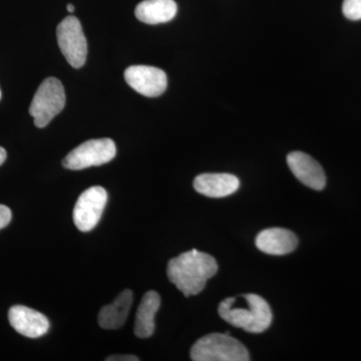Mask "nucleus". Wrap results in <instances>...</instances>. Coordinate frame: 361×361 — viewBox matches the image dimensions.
I'll return each mask as SVG.
<instances>
[{"instance_id": "obj_14", "label": "nucleus", "mask_w": 361, "mask_h": 361, "mask_svg": "<svg viewBox=\"0 0 361 361\" xmlns=\"http://www.w3.org/2000/svg\"><path fill=\"white\" fill-rule=\"evenodd\" d=\"M174 0H144L135 9V18L147 25L169 23L177 14Z\"/></svg>"}, {"instance_id": "obj_9", "label": "nucleus", "mask_w": 361, "mask_h": 361, "mask_svg": "<svg viewBox=\"0 0 361 361\" xmlns=\"http://www.w3.org/2000/svg\"><path fill=\"white\" fill-rule=\"evenodd\" d=\"M287 164L291 172L303 185L322 191L326 185V176L320 164L302 152H292L287 156Z\"/></svg>"}, {"instance_id": "obj_17", "label": "nucleus", "mask_w": 361, "mask_h": 361, "mask_svg": "<svg viewBox=\"0 0 361 361\" xmlns=\"http://www.w3.org/2000/svg\"><path fill=\"white\" fill-rule=\"evenodd\" d=\"M11 217L13 215H11V209L8 207L0 205V229L6 227L11 223Z\"/></svg>"}, {"instance_id": "obj_2", "label": "nucleus", "mask_w": 361, "mask_h": 361, "mask_svg": "<svg viewBox=\"0 0 361 361\" xmlns=\"http://www.w3.org/2000/svg\"><path fill=\"white\" fill-rule=\"evenodd\" d=\"M248 307L235 306V298H226L218 307L220 317L233 326L250 334H262L272 323V311L269 304L257 294H245Z\"/></svg>"}, {"instance_id": "obj_16", "label": "nucleus", "mask_w": 361, "mask_h": 361, "mask_svg": "<svg viewBox=\"0 0 361 361\" xmlns=\"http://www.w3.org/2000/svg\"><path fill=\"white\" fill-rule=\"evenodd\" d=\"M342 13L350 20H361V0H344Z\"/></svg>"}, {"instance_id": "obj_6", "label": "nucleus", "mask_w": 361, "mask_h": 361, "mask_svg": "<svg viewBox=\"0 0 361 361\" xmlns=\"http://www.w3.org/2000/svg\"><path fill=\"white\" fill-rule=\"evenodd\" d=\"M56 37L61 54L73 68H80L87 56V42L80 20L68 16L56 28Z\"/></svg>"}, {"instance_id": "obj_11", "label": "nucleus", "mask_w": 361, "mask_h": 361, "mask_svg": "<svg viewBox=\"0 0 361 361\" xmlns=\"http://www.w3.org/2000/svg\"><path fill=\"white\" fill-rule=\"evenodd\" d=\"M259 250L269 255H286L295 250L298 239L293 232L283 228H269L263 230L256 237Z\"/></svg>"}, {"instance_id": "obj_13", "label": "nucleus", "mask_w": 361, "mask_h": 361, "mask_svg": "<svg viewBox=\"0 0 361 361\" xmlns=\"http://www.w3.org/2000/svg\"><path fill=\"white\" fill-rule=\"evenodd\" d=\"M133 292L127 289L118 294L113 303L104 306L99 313V326L104 329H118L125 324L132 307Z\"/></svg>"}, {"instance_id": "obj_4", "label": "nucleus", "mask_w": 361, "mask_h": 361, "mask_svg": "<svg viewBox=\"0 0 361 361\" xmlns=\"http://www.w3.org/2000/svg\"><path fill=\"white\" fill-rule=\"evenodd\" d=\"M66 106V94L61 80L49 78L39 85L32 104L30 114L37 128H44L58 116Z\"/></svg>"}, {"instance_id": "obj_8", "label": "nucleus", "mask_w": 361, "mask_h": 361, "mask_svg": "<svg viewBox=\"0 0 361 361\" xmlns=\"http://www.w3.org/2000/svg\"><path fill=\"white\" fill-rule=\"evenodd\" d=\"M125 80L133 90L148 97H160L168 87L165 71L155 66H130L125 71Z\"/></svg>"}, {"instance_id": "obj_19", "label": "nucleus", "mask_w": 361, "mask_h": 361, "mask_svg": "<svg viewBox=\"0 0 361 361\" xmlns=\"http://www.w3.org/2000/svg\"><path fill=\"white\" fill-rule=\"evenodd\" d=\"M6 151L4 148H1L0 147V166L2 165V164L4 163L6 160Z\"/></svg>"}, {"instance_id": "obj_12", "label": "nucleus", "mask_w": 361, "mask_h": 361, "mask_svg": "<svg viewBox=\"0 0 361 361\" xmlns=\"http://www.w3.org/2000/svg\"><path fill=\"white\" fill-rule=\"evenodd\" d=\"M240 187L236 176L216 173L202 174L195 178L194 188L199 194L209 198H224L234 194Z\"/></svg>"}, {"instance_id": "obj_18", "label": "nucleus", "mask_w": 361, "mask_h": 361, "mask_svg": "<svg viewBox=\"0 0 361 361\" xmlns=\"http://www.w3.org/2000/svg\"><path fill=\"white\" fill-rule=\"evenodd\" d=\"M106 361H139V358L135 355H111L109 356Z\"/></svg>"}, {"instance_id": "obj_15", "label": "nucleus", "mask_w": 361, "mask_h": 361, "mask_svg": "<svg viewBox=\"0 0 361 361\" xmlns=\"http://www.w3.org/2000/svg\"><path fill=\"white\" fill-rule=\"evenodd\" d=\"M161 306V297L156 291L145 294L137 308L135 320V334L139 338H148L155 331V317Z\"/></svg>"}, {"instance_id": "obj_20", "label": "nucleus", "mask_w": 361, "mask_h": 361, "mask_svg": "<svg viewBox=\"0 0 361 361\" xmlns=\"http://www.w3.org/2000/svg\"><path fill=\"white\" fill-rule=\"evenodd\" d=\"M66 8H68V13H73V11H75V6H73V4H68V6H66Z\"/></svg>"}, {"instance_id": "obj_3", "label": "nucleus", "mask_w": 361, "mask_h": 361, "mask_svg": "<svg viewBox=\"0 0 361 361\" xmlns=\"http://www.w3.org/2000/svg\"><path fill=\"white\" fill-rule=\"evenodd\" d=\"M194 361H248V350L227 334H211L202 337L191 349Z\"/></svg>"}, {"instance_id": "obj_10", "label": "nucleus", "mask_w": 361, "mask_h": 361, "mask_svg": "<svg viewBox=\"0 0 361 361\" xmlns=\"http://www.w3.org/2000/svg\"><path fill=\"white\" fill-rule=\"evenodd\" d=\"M8 319L18 334L30 338H39L49 329V322L45 315L23 305L13 306L8 312Z\"/></svg>"}, {"instance_id": "obj_1", "label": "nucleus", "mask_w": 361, "mask_h": 361, "mask_svg": "<svg viewBox=\"0 0 361 361\" xmlns=\"http://www.w3.org/2000/svg\"><path fill=\"white\" fill-rule=\"evenodd\" d=\"M217 272L216 259L196 249L171 259L167 269L169 280L186 297L201 293Z\"/></svg>"}, {"instance_id": "obj_5", "label": "nucleus", "mask_w": 361, "mask_h": 361, "mask_svg": "<svg viewBox=\"0 0 361 361\" xmlns=\"http://www.w3.org/2000/svg\"><path fill=\"white\" fill-rule=\"evenodd\" d=\"M116 154V144L113 140H90L73 149L63 161V166L68 170H84L109 163L115 158Z\"/></svg>"}, {"instance_id": "obj_7", "label": "nucleus", "mask_w": 361, "mask_h": 361, "mask_svg": "<svg viewBox=\"0 0 361 361\" xmlns=\"http://www.w3.org/2000/svg\"><path fill=\"white\" fill-rule=\"evenodd\" d=\"M106 202L108 193L99 186L90 188L78 197L73 209V221L80 231L89 232L96 227L103 215Z\"/></svg>"}, {"instance_id": "obj_21", "label": "nucleus", "mask_w": 361, "mask_h": 361, "mask_svg": "<svg viewBox=\"0 0 361 361\" xmlns=\"http://www.w3.org/2000/svg\"><path fill=\"white\" fill-rule=\"evenodd\" d=\"M0 99H1V92H0Z\"/></svg>"}]
</instances>
